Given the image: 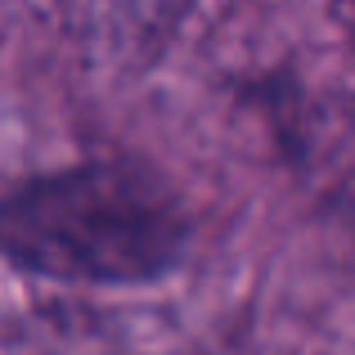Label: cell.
<instances>
[{
    "mask_svg": "<svg viewBox=\"0 0 355 355\" xmlns=\"http://www.w3.org/2000/svg\"><path fill=\"white\" fill-rule=\"evenodd\" d=\"M189 243L184 198L144 162L63 166L0 198V261L54 284H157Z\"/></svg>",
    "mask_w": 355,
    "mask_h": 355,
    "instance_id": "obj_1",
    "label": "cell"
},
{
    "mask_svg": "<svg viewBox=\"0 0 355 355\" xmlns=\"http://www.w3.org/2000/svg\"><path fill=\"white\" fill-rule=\"evenodd\" d=\"M95 5H99L95 14L108 36L157 50L175 32V23L189 14L193 0H95Z\"/></svg>",
    "mask_w": 355,
    "mask_h": 355,
    "instance_id": "obj_2",
    "label": "cell"
},
{
    "mask_svg": "<svg viewBox=\"0 0 355 355\" xmlns=\"http://www.w3.org/2000/svg\"><path fill=\"white\" fill-rule=\"evenodd\" d=\"M329 9H333V18H338V27L355 41V0H329Z\"/></svg>",
    "mask_w": 355,
    "mask_h": 355,
    "instance_id": "obj_3",
    "label": "cell"
}]
</instances>
